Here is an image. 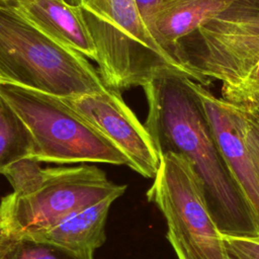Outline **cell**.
<instances>
[{
    "label": "cell",
    "instance_id": "1",
    "mask_svg": "<svg viewBox=\"0 0 259 259\" xmlns=\"http://www.w3.org/2000/svg\"><path fill=\"white\" fill-rule=\"evenodd\" d=\"M143 88L149 106L145 127L160 155L172 151L190 161L221 233H259L251 208L219 152L200 103L184 78L166 74Z\"/></svg>",
    "mask_w": 259,
    "mask_h": 259
},
{
    "label": "cell",
    "instance_id": "2",
    "mask_svg": "<svg viewBox=\"0 0 259 259\" xmlns=\"http://www.w3.org/2000/svg\"><path fill=\"white\" fill-rule=\"evenodd\" d=\"M1 174L13 188L0 201V223L9 238L35 236L87 206L119 197L126 189L90 165L41 168L38 161L24 158Z\"/></svg>",
    "mask_w": 259,
    "mask_h": 259
},
{
    "label": "cell",
    "instance_id": "3",
    "mask_svg": "<svg viewBox=\"0 0 259 259\" xmlns=\"http://www.w3.org/2000/svg\"><path fill=\"white\" fill-rule=\"evenodd\" d=\"M96 51L97 71L116 91L176 74L203 86L210 81L164 51L148 30L136 0H74Z\"/></svg>",
    "mask_w": 259,
    "mask_h": 259
},
{
    "label": "cell",
    "instance_id": "4",
    "mask_svg": "<svg viewBox=\"0 0 259 259\" xmlns=\"http://www.w3.org/2000/svg\"><path fill=\"white\" fill-rule=\"evenodd\" d=\"M0 77L59 97L105 87L87 58L48 36L10 1H0Z\"/></svg>",
    "mask_w": 259,
    "mask_h": 259
},
{
    "label": "cell",
    "instance_id": "5",
    "mask_svg": "<svg viewBox=\"0 0 259 259\" xmlns=\"http://www.w3.org/2000/svg\"><path fill=\"white\" fill-rule=\"evenodd\" d=\"M0 95L30 135L29 158L39 163L127 165L122 153L61 97L7 81H0Z\"/></svg>",
    "mask_w": 259,
    "mask_h": 259
},
{
    "label": "cell",
    "instance_id": "6",
    "mask_svg": "<svg viewBox=\"0 0 259 259\" xmlns=\"http://www.w3.org/2000/svg\"><path fill=\"white\" fill-rule=\"evenodd\" d=\"M200 51L191 65L222 83L224 100L259 99V0H237L197 31Z\"/></svg>",
    "mask_w": 259,
    "mask_h": 259
},
{
    "label": "cell",
    "instance_id": "7",
    "mask_svg": "<svg viewBox=\"0 0 259 259\" xmlns=\"http://www.w3.org/2000/svg\"><path fill=\"white\" fill-rule=\"evenodd\" d=\"M147 198L163 213L168 241L177 243L190 259H228L199 177L185 156L172 151L161 155Z\"/></svg>",
    "mask_w": 259,
    "mask_h": 259
},
{
    "label": "cell",
    "instance_id": "8",
    "mask_svg": "<svg viewBox=\"0 0 259 259\" xmlns=\"http://www.w3.org/2000/svg\"><path fill=\"white\" fill-rule=\"evenodd\" d=\"M61 98L122 153L130 168L146 178L156 176L161 155L119 91L105 86L99 91Z\"/></svg>",
    "mask_w": 259,
    "mask_h": 259
},
{
    "label": "cell",
    "instance_id": "9",
    "mask_svg": "<svg viewBox=\"0 0 259 259\" xmlns=\"http://www.w3.org/2000/svg\"><path fill=\"white\" fill-rule=\"evenodd\" d=\"M198 99L219 152L254 215L259 232V174L249 154L236 113L230 103L205 86L184 78Z\"/></svg>",
    "mask_w": 259,
    "mask_h": 259
},
{
    "label": "cell",
    "instance_id": "10",
    "mask_svg": "<svg viewBox=\"0 0 259 259\" xmlns=\"http://www.w3.org/2000/svg\"><path fill=\"white\" fill-rule=\"evenodd\" d=\"M236 1L165 0L155 14L149 31L158 45L170 56L184 65L193 67L182 51L181 39L193 31H197Z\"/></svg>",
    "mask_w": 259,
    "mask_h": 259
},
{
    "label": "cell",
    "instance_id": "11",
    "mask_svg": "<svg viewBox=\"0 0 259 259\" xmlns=\"http://www.w3.org/2000/svg\"><path fill=\"white\" fill-rule=\"evenodd\" d=\"M13 7L48 36L95 62L96 51L76 6L64 0H13Z\"/></svg>",
    "mask_w": 259,
    "mask_h": 259
},
{
    "label": "cell",
    "instance_id": "12",
    "mask_svg": "<svg viewBox=\"0 0 259 259\" xmlns=\"http://www.w3.org/2000/svg\"><path fill=\"white\" fill-rule=\"evenodd\" d=\"M115 199L111 196L87 206L31 238L46 240L75 252L93 254L104 243L106 217Z\"/></svg>",
    "mask_w": 259,
    "mask_h": 259
},
{
    "label": "cell",
    "instance_id": "13",
    "mask_svg": "<svg viewBox=\"0 0 259 259\" xmlns=\"http://www.w3.org/2000/svg\"><path fill=\"white\" fill-rule=\"evenodd\" d=\"M30 135L11 106L0 95V173L13 163L29 158Z\"/></svg>",
    "mask_w": 259,
    "mask_h": 259
},
{
    "label": "cell",
    "instance_id": "14",
    "mask_svg": "<svg viewBox=\"0 0 259 259\" xmlns=\"http://www.w3.org/2000/svg\"><path fill=\"white\" fill-rule=\"evenodd\" d=\"M0 259H93L52 242L31 237L9 238L0 249Z\"/></svg>",
    "mask_w": 259,
    "mask_h": 259
},
{
    "label": "cell",
    "instance_id": "15",
    "mask_svg": "<svg viewBox=\"0 0 259 259\" xmlns=\"http://www.w3.org/2000/svg\"><path fill=\"white\" fill-rule=\"evenodd\" d=\"M229 103L237 115L249 154L259 174V99L245 104Z\"/></svg>",
    "mask_w": 259,
    "mask_h": 259
},
{
    "label": "cell",
    "instance_id": "16",
    "mask_svg": "<svg viewBox=\"0 0 259 259\" xmlns=\"http://www.w3.org/2000/svg\"><path fill=\"white\" fill-rule=\"evenodd\" d=\"M227 251L241 259H259V233L246 236L222 234Z\"/></svg>",
    "mask_w": 259,
    "mask_h": 259
},
{
    "label": "cell",
    "instance_id": "17",
    "mask_svg": "<svg viewBox=\"0 0 259 259\" xmlns=\"http://www.w3.org/2000/svg\"><path fill=\"white\" fill-rule=\"evenodd\" d=\"M165 0H136L140 14L149 30L152 20Z\"/></svg>",
    "mask_w": 259,
    "mask_h": 259
},
{
    "label": "cell",
    "instance_id": "18",
    "mask_svg": "<svg viewBox=\"0 0 259 259\" xmlns=\"http://www.w3.org/2000/svg\"><path fill=\"white\" fill-rule=\"evenodd\" d=\"M169 243H170L171 246L173 247V249H174V251H175V253H176L178 259H190V258L187 256V254L184 252V250H183L177 243H175V242H169Z\"/></svg>",
    "mask_w": 259,
    "mask_h": 259
},
{
    "label": "cell",
    "instance_id": "19",
    "mask_svg": "<svg viewBox=\"0 0 259 259\" xmlns=\"http://www.w3.org/2000/svg\"><path fill=\"white\" fill-rule=\"evenodd\" d=\"M8 239H9V237L4 233V231L2 229V226H1V223H0V249L7 242Z\"/></svg>",
    "mask_w": 259,
    "mask_h": 259
},
{
    "label": "cell",
    "instance_id": "20",
    "mask_svg": "<svg viewBox=\"0 0 259 259\" xmlns=\"http://www.w3.org/2000/svg\"><path fill=\"white\" fill-rule=\"evenodd\" d=\"M228 259H241V258L232 254V253H230V252H228Z\"/></svg>",
    "mask_w": 259,
    "mask_h": 259
},
{
    "label": "cell",
    "instance_id": "21",
    "mask_svg": "<svg viewBox=\"0 0 259 259\" xmlns=\"http://www.w3.org/2000/svg\"><path fill=\"white\" fill-rule=\"evenodd\" d=\"M65 2H67L68 4H70V5H72V6H75V2H74V0H64Z\"/></svg>",
    "mask_w": 259,
    "mask_h": 259
},
{
    "label": "cell",
    "instance_id": "22",
    "mask_svg": "<svg viewBox=\"0 0 259 259\" xmlns=\"http://www.w3.org/2000/svg\"><path fill=\"white\" fill-rule=\"evenodd\" d=\"M0 1H13V0H0Z\"/></svg>",
    "mask_w": 259,
    "mask_h": 259
},
{
    "label": "cell",
    "instance_id": "23",
    "mask_svg": "<svg viewBox=\"0 0 259 259\" xmlns=\"http://www.w3.org/2000/svg\"><path fill=\"white\" fill-rule=\"evenodd\" d=\"M0 81H3V79H2V78H1V77H0Z\"/></svg>",
    "mask_w": 259,
    "mask_h": 259
}]
</instances>
